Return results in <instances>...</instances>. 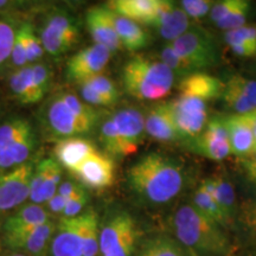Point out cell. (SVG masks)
Masks as SVG:
<instances>
[{
  "mask_svg": "<svg viewBox=\"0 0 256 256\" xmlns=\"http://www.w3.org/2000/svg\"><path fill=\"white\" fill-rule=\"evenodd\" d=\"M78 28L69 14L56 12L48 18L40 42L44 51L52 56H60L72 49L78 42Z\"/></svg>",
  "mask_w": 256,
  "mask_h": 256,
  "instance_id": "7",
  "label": "cell"
},
{
  "mask_svg": "<svg viewBox=\"0 0 256 256\" xmlns=\"http://www.w3.org/2000/svg\"><path fill=\"white\" fill-rule=\"evenodd\" d=\"M108 14H110L112 23H113L114 30L116 32L121 46L130 51V52H138V51L145 49L148 46L150 42H151V37L144 30L142 26L130 20V19L122 17V16L114 14L110 10H108Z\"/></svg>",
  "mask_w": 256,
  "mask_h": 256,
  "instance_id": "22",
  "label": "cell"
},
{
  "mask_svg": "<svg viewBox=\"0 0 256 256\" xmlns=\"http://www.w3.org/2000/svg\"><path fill=\"white\" fill-rule=\"evenodd\" d=\"M124 90L138 100H162L172 90L174 74L162 60L136 55L124 64L121 72Z\"/></svg>",
  "mask_w": 256,
  "mask_h": 256,
  "instance_id": "4",
  "label": "cell"
},
{
  "mask_svg": "<svg viewBox=\"0 0 256 256\" xmlns=\"http://www.w3.org/2000/svg\"><path fill=\"white\" fill-rule=\"evenodd\" d=\"M140 240V230L127 211H116L100 226L98 256H134Z\"/></svg>",
  "mask_w": 256,
  "mask_h": 256,
  "instance_id": "5",
  "label": "cell"
},
{
  "mask_svg": "<svg viewBox=\"0 0 256 256\" xmlns=\"http://www.w3.org/2000/svg\"><path fill=\"white\" fill-rule=\"evenodd\" d=\"M88 203V194L86 190L80 192L78 194L74 196L72 198L66 202V206L64 208L62 212V218H75L78 215H81L84 206Z\"/></svg>",
  "mask_w": 256,
  "mask_h": 256,
  "instance_id": "43",
  "label": "cell"
},
{
  "mask_svg": "<svg viewBox=\"0 0 256 256\" xmlns=\"http://www.w3.org/2000/svg\"><path fill=\"white\" fill-rule=\"evenodd\" d=\"M87 188L102 190L110 188L114 182V162L110 156L96 151L74 172Z\"/></svg>",
  "mask_w": 256,
  "mask_h": 256,
  "instance_id": "16",
  "label": "cell"
},
{
  "mask_svg": "<svg viewBox=\"0 0 256 256\" xmlns=\"http://www.w3.org/2000/svg\"><path fill=\"white\" fill-rule=\"evenodd\" d=\"M81 95L83 101L87 104L92 106V107H94V106H104V107L112 106L104 98H102L100 94H98V92L94 90V89L89 87L87 83H81Z\"/></svg>",
  "mask_w": 256,
  "mask_h": 256,
  "instance_id": "46",
  "label": "cell"
},
{
  "mask_svg": "<svg viewBox=\"0 0 256 256\" xmlns=\"http://www.w3.org/2000/svg\"><path fill=\"white\" fill-rule=\"evenodd\" d=\"M220 100L232 114H248L256 110V80L235 74L223 82Z\"/></svg>",
  "mask_w": 256,
  "mask_h": 256,
  "instance_id": "11",
  "label": "cell"
},
{
  "mask_svg": "<svg viewBox=\"0 0 256 256\" xmlns=\"http://www.w3.org/2000/svg\"><path fill=\"white\" fill-rule=\"evenodd\" d=\"M150 28H156L164 40L174 42L190 30V19L174 2L158 0Z\"/></svg>",
  "mask_w": 256,
  "mask_h": 256,
  "instance_id": "13",
  "label": "cell"
},
{
  "mask_svg": "<svg viewBox=\"0 0 256 256\" xmlns=\"http://www.w3.org/2000/svg\"><path fill=\"white\" fill-rule=\"evenodd\" d=\"M50 220L49 211L38 204H28L8 217L4 223V234L24 232Z\"/></svg>",
  "mask_w": 256,
  "mask_h": 256,
  "instance_id": "24",
  "label": "cell"
},
{
  "mask_svg": "<svg viewBox=\"0 0 256 256\" xmlns=\"http://www.w3.org/2000/svg\"><path fill=\"white\" fill-rule=\"evenodd\" d=\"M66 198L60 196L58 194H56L52 198H50L49 202H48V209H49L50 212L56 214V215H62L64 208L66 206Z\"/></svg>",
  "mask_w": 256,
  "mask_h": 256,
  "instance_id": "49",
  "label": "cell"
},
{
  "mask_svg": "<svg viewBox=\"0 0 256 256\" xmlns=\"http://www.w3.org/2000/svg\"><path fill=\"white\" fill-rule=\"evenodd\" d=\"M170 43L192 72H200L210 68L218 60L217 48L212 37L200 28L188 30Z\"/></svg>",
  "mask_w": 256,
  "mask_h": 256,
  "instance_id": "6",
  "label": "cell"
},
{
  "mask_svg": "<svg viewBox=\"0 0 256 256\" xmlns=\"http://www.w3.org/2000/svg\"><path fill=\"white\" fill-rule=\"evenodd\" d=\"M179 4V8L183 10L188 19L198 20L210 14L215 2L210 0H183Z\"/></svg>",
  "mask_w": 256,
  "mask_h": 256,
  "instance_id": "40",
  "label": "cell"
},
{
  "mask_svg": "<svg viewBox=\"0 0 256 256\" xmlns=\"http://www.w3.org/2000/svg\"><path fill=\"white\" fill-rule=\"evenodd\" d=\"M50 256H83L78 217L60 218L49 244Z\"/></svg>",
  "mask_w": 256,
  "mask_h": 256,
  "instance_id": "20",
  "label": "cell"
},
{
  "mask_svg": "<svg viewBox=\"0 0 256 256\" xmlns=\"http://www.w3.org/2000/svg\"><path fill=\"white\" fill-rule=\"evenodd\" d=\"M36 147V136L32 132L17 142L0 148V174L28 162V156Z\"/></svg>",
  "mask_w": 256,
  "mask_h": 256,
  "instance_id": "25",
  "label": "cell"
},
{
  "mask_svg": "<svg viewBox=\"0 0 256 256\" xmlns=\"http://www.w3.org/2000/svg\"><path fill=\"white\" fill-rule=\"evenodd\" d=\"M83 83H87L89 87H92L98 94L104 98L110 104H114L118 101V98H119V92L115 87L114 82L110 78H107V76L102 75V74L101 75L94 76V78H89Z\"/></svg>",
  "mask_w": 256,
  "mask_h": 256,
  "instance_id": "37",
  "label": "cell"
},
{
  "mask_svg": "<svg viewBox=\"0 0 256 256\" xmlns=\"http://www.w3.org/2000/svg\"><path fill=\"white\" fill-rule=\"evenodd\" d=\"M43 174V203H48L56 194L60 184L62 170L58 162L52 158L43 159L37 165Z\"/></svg>",
  "mask_w": 256,
  "mask_h": 256,
  "instance_id": "31",
  "label": "cell"
},
{
  "mask_svg": "<svg viewBox=\"0 0 256 256\" xmlns=\"http://www.w3.org/2000/svg\"><path fill=\"white\" fill-rule=\"evenodd\" d=\"M191 204L200 211L202 215L206 216V218L212 220V222L217 223L224 230H226V232L232 230V224H230L228 218L224 215V212L218 204H217V202L212 197H210L200 185L194 191Z\"/></svg>",
  "mask_w": 256,
  "mask_h": 256,
  "instance_id": "30",
  "label": "cell"
},
{
  "mask_svg": "<svg viewBox=\"0 0 256 256\" xmlns=\"http://www.w3.org/2000/svg\"><path fill=\"white\" fill-rule=\"evenodd\" d=\"M226 46L232 44H246L256 49V25H243L235 30L226 31L224 34Z\"/></svg>",
  "mask_w": 256,
  "mask_h": 256,
  "instance_id": "38",
  "label": "cell"
},
{
  "mask_svg": "<svg viewBox=\"0 0 256 256\" xmlns=\"http://www.w3.org/2000/svg\"><path fill=\"white\" fill-rule=\"evenodd\" d=\"M160 60L168 66V69L174 74V76L183 78L185 76L190 75L192 72L188 68V66L184 62V60L176 52L174 46L171 43L166 44V46L160 50Z\"/></svg>",
  "mask_w": 256,
  "mask_h": 256,
  "instance_id": "36",
  "label": "cell"
},
{
  "mask_svg": "<svg viewBox=\"0 0 256 256\" xmlns=\"http://www.w3.org/2000/svg\"><path fill=\"white\" fill-rule=\"evenodd\" d=\"M112 52L100 44L84 48L75 54L66 63V78L72 82L81 83L101 75L110 63Z\"/></svg>",
  "mask_w": 256,
  "mask_h": 256,
  "instance_id": "10",
  "label": "cell"
},
{
  "mask_svg": "<svg viewBox=\"0 0 256 256\" xmlns=\"http://www.w3.org/2000/svg\"><path fill=\"white\" fill-rule=\"evenodd\" d=\"M78 223L83 256H98L100 222L98 214L92 209L83 211L78 216Z\"/></svg>",
  "mask_w": 256,
  "mask_h": 256,
  "instance_id": "27",
  "label": "cell"
},
{
  "mask_svg": "<svg viewBox=\"0 0 256 256\" xmlns=\"http://www.w3.org/2000/svg\"><path fill=\"white\" fill-rule=\"evenodd\" d=\"M223 82L200 72L180 78L178 96L168 102L182 140H196L208 122V106L220 98Z\"/></svg>",
  "mask_w": 256,
  "mask_h": 256,
  "instance_id": "2",
  "label": "cell"
},
{
  "mask_svg": "<svg viewBox=\"0 0 256 256\" xmlns=\"http://www.w3.org/2000/svg\"><path fill=\"white\" fill-rule=\"evenodd\" d=\"M194 142L198 152L214 162H222L232 154L228 133L222 116H214L208 120L203 132Z\"/></svg>",
  "mask_w": 256,
  "mask_h": 256,
  "instance_id": "14",
  "label": "cell"
},
{
  "mask_svg": "<svg viewBox=\"0 0 256 256\" xmlns=\"http://www.w3.org/2000/svg\"><path fill=\"white\" fill-rule=\"evenodd\" d=\"M55 230L56 224L50 220L36 228L4 234V241L14 250L26 252L32 256H42L46 254Z\"/></svg>",
  "mask_w": 256,
  "mask_h": 256,
  "instance_id": "15",
  "label": "cell"
},
{
  "mask_svg": "<svg viewBox=\"0 0 256 256\" xmlns=\"http://www.w3.org/2000/svg\"><path fill=\"white\" fill-rule=\"evenodd\" d=\"M158 0H113L106 8L114 14L130 19L140 26H148Z\"/></svg>",
  "mask_w": 256,
  "mask_h": 256,
  "instance_id": "23",
  "label": "cell"
},
{
  "mask_svg": "<svg viewBox=\"0 0 256 256\" xmlns=\"http://www.w3.org/2000/svg\"><path fill=\"white\" fill-rule=\"evenodd\" d=\"M100 140L106 152L113 156H124L122 144H121L116 124L113 118H110L102 124L100 130Z\"/></svg>",
  "mask_w": 256,
  "mask_h": 256,
  "instance_id": "34",
  "label": "cell"
},
{
  "mask_svg": "<svg viewBox=\"0 0 256 256\" xmlns=\"http://www.w3.org/2000/svg\"><path fill=\"white\" fill-rule=\"evenodd\" d=\"M134 256H194L168 235H154L140 241Z\"/></svg>",
  "mask_w": 256,
  "mask_h": 256,
  "instance_id": "26",
  "label": "cell"
},
{
  "mask_svg": "<svg viewBox=\"0 0 256 256\" xmlns=\"http://www.w3.org/2000/svg\"><path fill=\"white\" fill-rule=\"evenodd\" d=\"M34 170V164L28 162L0 174V211L14 209L28 200Z\"/></svg>",
  "mask_w": 256,
  "mask_h": 256,
  "instance_id": "8",
  "label": "cell"
},
{
  "mask_svg": "<svg viewBox=\"0 0 256 256\" xmlns=\"http://www.w3.org/2000/svg\"><path fill=\"white\" fill-rule=\"evenodd\" d=\"M8 256H28V255L20 254V252H14V254H10V255H8Z\"/></svg>",
  "mask_w": 256,
  "mask_h": 256,
  "instance_id": "52",
  "label": "cell"
},
{
  "mask_svg": "<svg viewBox=\"0 0 256 256\" xmlns=\"http://www.w3.org/2000/svg\"><path fill=\"white\" fill-rule=\"evenodd\" d=\"M10 88L20 104H34L43 98L32 81L31 66H23L12 74L10 78Z\"/></svg>",
  "mask_w": 256,
  "mask_h": 256,
  "instance_id": "28",
  "label": "cell"
},
{
  "mask_svg": "<svg viewBox=\"0 0 256 256\" xmlns=\"http://www.w3.org/2000/svg\"><path fill=\"white\" fill-rule=\"evenodd\" d=\"M32 81L34 83L37 92L42 98H44L50 87V70L44 64H34L31 66Z\"/></svg>",
  "mask_w": 256,
  "mask_h": 256,
  "instance_id": "42",
  "label": "cell"
},
{
  "mask_svg": "<svg viewBox=\"0 0 256 256\" xmlns=\"http://www.w3.org/2000/svg\"><path fill=\"white\" fill-rule=\"evenodd\" d=\"M145 130L156 142H174L182 140L168 102L153 106L148 110L145 116Z\"/></svg>",
  "mask_w": 256,
  "mask_h": 256,
  "instance_id": "19",
  "label": "cell"
},
{
  "mask_svg": "<svg viewBox=\"0 0 256 256\" xmlns=\"http://www.w3.org/2000/svg\"><path fill=\"white\" fill-rule=\"evenodd\" d=\"M83 190H84V188L81 186L80 184L72 180H66L60 184L56 194H58L60 196L64 197L66 200H69L70 198H72L74 196H76V194H78L80 192Z\"/></svg>",
  "mask_w": 256,
  "mask_h": 256,
  "instance_id": "47",
  "label": "cell"
},
{
  "mask_svg": "<svg viewBox=\"0 0 256 256\" xmlns=\"http://www.w3.org/2000/svg\"><path fill=\"white\" fill-rule=\"evenodd\" d=\"M228 133L232 154L240 159L248 158L254 153V136L247 114H230L223 118Z\"/></svg>",
  "mask_w": 256,
  "mask_h": 256,
  "instance_id": "17",
  "label": "cell"
},
{
  "mask_svg": "<svg viewBox=\"0 0 256 256\" xmlns=\"http://www.w3.org/2000/svg\"><path fill=\"white\" fill-rule=\"evenodd\" d=\"M242 168L249 180L256 184V153H252L248 158L242 159Z\"/></svg>",
  "mask_w": 256,
  "mask_h": 256,
  "instance_id": "48",
  "label": "cell"
},
{
  "mask_svg": "<svg viewBox=\"0 0 256 256\" xmlns=\"http://www.w3.org/2000/svg\"><path fill=\"white\" fill-rule=\"evenodd\" d=\"M230 50L235 56L238 57H256V49L250 46H246V44H232L229 46Z\"/></svg>",
  "mask_w": 256,
  "mask_h": 256,
  "instance_id": "50",
  "label": "cell"
},
{
  "mask_svg": "<svg viewBox=\"0 0 256 256\" xmlns=\"http://www.w3.org/2000/svg\"><path fill=\"white\" fill-rule=\"evenodd\" d=\"M11 58L12 63H14L16 66H19V68H23L25 64L28 63L23 32H22L20 28H19V31L16 32L14 46H12L11 51Z\"/></svg>",
  "mask_w": 256,
  "mask_h": 256,
  "instance_id": "44",
  "label": "cell"
},
{
  "mask_svg": "<svg viewBox=\"0 0 256 256\" xmlns=\"http://www.w3.org/2000/svg\"><path fill=\"white\" fill-rule=\"evenodd\" d=\"M86 24L95 44L107 48L112 54L122 48L114 30L108 10L104 6L89 8L86 14Z\"/></svg>",
  "mask_w": 256,
  "mask_h": 256,
  "instance_id": "18",
  "label": "cell"
},
{
  "mask_svg": "<svg viewBox=\"0 0 256 256\" xmlns=\"http://www.w3.org/2000/svg\"><path fill=\"white\" fill-rule=\"evenodd\" d=\"M214 182L216 186V202L224 212L226 218L232 224V229L236 226V217H238V204L236 200V192L232 184L223 176H214Z\"/></svg>",
  "mask_w": 256,
  "mask_h": 256,
  "instance_id": "29",
  "label": "cell"
},
{
  "mask_svg": "<svg viewBox=\"0 0 256 256\" xmlns=\"http://www.w3.org/2000/svg\"><path fill=\"white\" fill-rule=\"evenodd\" d=\"M34 132L31 124L25 119H12L0 126V148L8 144L17 142L28 134Z\"/></svg>",
  "mask_w": 256,
  "mask_h": 256,
  "instance_id": "32",
  "label": "cell"
},
{
  "mask_svg": "<svg viewBox=\"0 0 256 256\" xmlns=\"http://www.w3.org/2000/svg\"><path fill=\"white\" fill-rule=\"evenodd\" d=\"M236 226H240L249 238L256 240V194L238 206Z\"/></svg>",
  "mask_w": 256,
  "mask_h": 256,
  "instance_id": "33",
  "label": "cell"
},
{
  "mask_svg": "<svg viewBox=\"0 0 256 256\" xmlns=\"http://www.w3.org/2000/svg\"><path fill=\"white\" fill-rule=\"evenodd\" d=\"M23 32L25 51H26V60L28 62H36L43 56L44 49L42 46L40 38H38L34 34V28L30 24H25L20 28Z\"/></svg>",
  "mask_w": 256,
  "mask_h": 256,
  "instance_id": "39",
  "label": "cell"
},
{
  "mask_svg": "<svg viewBox=\"0 0 256 256\" xmlns=\"http://www.w3.org/2000/svg\"><path fill=\"white\" fill-rule=\"evenodd\" d=\"M249 121L252 124V136H254V153H256V110L248 113Z\"/></svg>",
  "mask_w": 256,
  "mask_h": 256,
  "instance_id": "51",
  "label": "cell"
},
{
  "mask_svg": "<svg viewBox=\"0 0 256 256\" xmlns=\"http://www.w3.org/2000/svg\"><path fill=\"white\" fill-rule=\"evenodd\" d=\"M16 32L10 24L0 20V66L11 56Z\"/></svg>",
  "mask_w": 256,
  "mask_h": 256,
  "instance_id": "41",
  "label": "cell"
},
{
  "mask_svg": "<svg viewBox=\"0 0 256 256\" xmlns=\"http://www.w3.org/2000/svg\"><path fill=\"white\" fill-rule=\"evenodd\" d=\"M46 119L51 132L62 139L86 134L95 126L74 113L60 94L51 98L46 107Z\"/></svg>",
  "mask_w": 256,
  "mask_h": 256,
  "instance_id": "9",
  "label": "cell"
},
{
  "mask_svg": "<svg viewBox=\"0 0 256 256\" xmlns=\"http://www.w3.org/2000/svg\"><path fill=\"white\" fill-rule=\"evenodd\" d=\"M186 174L178 159L151 152L130 166L127 182L138 200L151 206H166L176 200L185 186Z\"/></svg>",
  "mask_w": 256,
  "mask_h": 256,
  "instance_id": "1",
  "label": "cell"
},
{
  "mask_svg": "<svg viewBox=\"0 0 256 256\" xmlns=\"http://www.w3.org/2000/svg\"><path fill=\"white\" fill-rule=\"evenodd\" d=\"M113 120L116 124L124 156L138 151L145 139V115L136 107H124L115 113Z\"/></svg>",
  "mask_w": 256,
  "mask_h": 256,
  "instance_id": "12",
  "label": "cell"
},
{
  "mask_svg": "<svg viewBox=\"0 0 256 256\" xmlns=\"http://www.w3.org/2000/svg\"><path fill=\"white\" fill-rule=\"evenodd\" d=\"M240 2L241 0H222V2H215L209 14L210 19L214 22V24H216L217 22H220V19L230 14L232 10L238 8Z\"/></svg>",
  "mask_w": 256,
  "mask_h": 256,
  "instance_id": "45",
  "label": "cell"
},
{
  "mask_svg": "<svg viewBox=\"0 0 256 256\" xmlns=\"http://www.w3.org/2000/svg\"><path fill=\"white\" fill-rule=\"evenodd\" d=\"M172 234L194 256H230L232 250L228 232L203 216L192 204H183L170 220Z\"/></svg>",
  "mask_w": 256,
  "mask_h": 256,
  "instance_id": "3",
  "label": "cell"
},
{
  "mask_svg": "<svg viewBox=\"0 0 256 256\" xmlns=\"http://www.w3.org/2000/svg\"><path fill=\"white\" fill-rule=\"evenodd\" d=\"M249 8H250V2L247 0H241L238 8L232 10L230 14H228L226 17L220 19L215 24L217 28L224 31H232L235 28H238L246 25V20H247Z\"/></svg>",
  "mask_w": 256,
  "mask_h": 256,
  "instance_id": "35",
  "label": "cell"
},
{
  "mask_svg": "<svg viewBox=\"0 0 256 256\" xmlns=\"http://www.w3.org/2000/svg\"><path fill=\"white\" fill-rule=\"evenodd\" d=\"M95 152V146L89 140L78 136L60 139L54 148L56 162L72 174Z\"/></svg>",
  "mask_w": 256,
  "mask_h": 256,
  "instance_id": "21",
  "label": "cell"
}]
</instances>
